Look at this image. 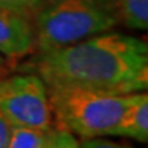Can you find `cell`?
<instances>
[{"label":"cell","instance_id":"1","mask_svg":"<svg viewBox=\"0 0 148 148\" xmlns=\"http://www.w3.org/2000/svg\"><path fill=\"white\" fill-rule=\"evenodd\" d=\"M23 71L36 73L45 85L138 93L148 88V47L137 37L110 30L67 47L37 52Z\"/></svg>","mask_w":148,"mask_h":148},{"label":"cell","instance_id":"2","mask_svg":"<svg viewBox=\"0 0 148 148\" xmlns=\"http://www.w3.org/2000/svg\"><path fill=\"white\" fill-rule=\"evenodd\" d=\"M121 22L114 0H45L33 16L37 52L53 51L104 32Z\"/></svg>","mask_w":148,"mask_h":148},{"label":"cell","instance_id":"3","mask_svg":"<svg viewBox=\"0 0 148 148\" xmlns=\"http://www.w3.org/2000/svg\"><path fill=\"white\" fill-rule=\"evenodd\" d=\"M52 116L59 129L84 138L114 136L136 93L119 95L69 85H47Z\"/></svg>","mask_w":148,"mask_h":148},{"label":"cell","instance_id":"4","mask_svg":"<svg viewBox=\"0 0 148 148\" xmlns=\"http://www.w3.org/2000/svg\"><path fill=\"white\" fill-rule=\"evenodd\" d=\"M0 115L11 126L51 130L53 116L45 82L30 71L0 77Z\"/></svg>","mask_w":148,"mask_h":148},{"label":"cell","instance_id":"5","mask_svg":"<svg viewBox=\"0 0 148 148\" xmlns=\"http://www.w3.org/2000/svg\"><path fill=\"white\" fill-rule=\"evenodd\" d=\"M33 49L32 21L0 11V55L7 59H19L29 55Z\"/></svg>","mask_w":148,"mask_h":148},{"label":"cell","instance_id":"6","mask_svg":"<svg viewBox=\"0 0 148 148\" xmlns=\"http://www.w3.org/2000/svg\"><path fill=\"white\" fill-rule=\"evenodd\" d=\"M114 136L129 137L138 143L148 141V95L145 92L134 95L132 103L123 112Z\"/></svg>","mask_w":148,"mask_h":148},{"label":"cell","instance_id":"7","mask_svg":"<svg viewBox=\"0 0 148 148\" xmlns=\"http://www.w3.org/2000/svg\"><path fill=\"white\" fill-rule=\"evenodd\" d=\"M121 22L133 30H147L148 0H114Z\"/></svg>","mask_w":148,"mask_h":148},{"label":"cell","instance_id":"8","mask_svg":"<svg viewBox=\"0 0 148 148\" xmlns=\"http://www.w3.org/2000/svg\"><path fill=\"white\" fill-rule=\"evenodd\" d=\"M49 130H36L29 127L11 126L8 148H40Z\"/></svg>","mask_w":148,"mask_h":148},{"label":"cell","instance_id":"9","mask_svg":"<svg viewBox=\"0 0 148 148\" xmlns=\"http://www.w3.org/2000/svg\"><path fill=\"white\" fill-rule=\"evenodd\" d=\"M45 0H0V11L23 16L32 21Z\"/></svg>","mask_w":148,"mask_h":148},{"label":"cell","instance_id":"10","mask_svg":"<svg viewBox=\"0 0 148 148\" xmlns=\"http://www.w3.org/2000/svg\"><path fill=\"white\" fill-rule=\"evenodd\" d=\"M40 148H79V143L70 132L59 127H52Z\"/></svg>","mask_w":148,"mask_h":148},{"label":"cell","instance_id":"11","mask_svg":"<svg viewBox=\"0 0 148 148\" xmlns=\"http://www.w3.org/2000/svg\"><path fill=\"white\" fill-rule=\"evenodd\" d=\"M79 148H133L132 145L122 143H116L112 140L104 137H93V138H84L79 143Z\"/></svg>","mask_w":148,"mask_h":148},{"label":"cell","instance_id":"12","mask_svg":"<svg viewBox=\"0 0 148 148\" xmlns=\"http://www.w3.org/2000/svg\"><path fill=\"white\" fill-rule=\"evenodd\" d=\"M11 125L0 115V148H8Z\"/></svg>","mask_w":148,"mask_h":148},{"label":"cell","instance_id":"13","mask_svg":"<svg viewBox=\"0 0 148 148\" xmlns=\"http://www.w3.org/2000/svg\"><path fill=\"white\" fill-rule=\"evenodd\" d=\"M7 70H8V64H7V60H5L4 56H1V55H0V77L5 75Z\"/></svg>","mask_w":148,"mask_h":148}]
</instances>
